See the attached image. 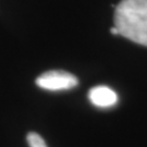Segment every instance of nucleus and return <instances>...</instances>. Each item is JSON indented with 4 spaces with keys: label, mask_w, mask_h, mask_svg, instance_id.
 <instances>
[{
    "label": "nucleus",
    "mask_w": 147,
    "mask_h": 147,
    "mask_svg": "<svg viewBox=\"0 0 147 147\" xmlns=\"http://www.w3.org/2000/svg\"><path fill=\"white\" fill-rule=\"evenodd\" d=\"M110 32L112 33V34H113V35H119V33H118V30H117V28H116L115 26H113L112 28H111Z\"/></svg>",
    "instance_id": "39448f33"
},
{
    "label": "nucleus",
    "mask_w": 147,
    "mask_h": 147,
    "mask_svg": "<svg viewBox=\"0 0 147 147\" xmlns=\"http://www.w3.org/2000/svg\"><path fill=\"white\" fill-rule=\"evenodd\" d=\"M115 27L119 35L147 47V0H121L115 11Z\"/></svg>",
    "instance_id": "f257e3e1"
},
{
    "label": "nucleus",
    "mask_w": 147,
    "mask_h": 147,
    "mask_svg": "<svg viewBox=\"0 0 147 147\" xmlns=\"http://www.w3.org/2000/svg\"><path fill=\"white\" fill-rule=\"evenodd\" d=\"M36 84L42 89L57 92L73 88L79 84V80L69 72L61 70H53L39 75L36 79Z\"/></svg>",
    "instance_id": "f03ea898"
},
{
    "label": "nucleus",
    "mask_w": 147,
    "mask_h": 147,
    "mask_svg": "<svg viewBox=\"0 0 147 147\" xmlns=\"http://www.w3.org/2000/svg\"><path fill=\"white\" fill-rule=\"evenodd\" d=\"M88 98L90 102L99 108H109L117 104L118 96L116 92L108 86H96L89 90Z\"/></svg>",
    "instance_id": "7ed1b4c3"
},
{
    "label": "nucleus",
    "mask_w": 147,
    "mask_h": 147,
    "mask_svg": "<svg viewBox=\"0 0 147 147\" xmlns=\"http://www.w3.org/2000/svg\"><path fill=\"white\" fill-rule=\"evenodd\" d=\"M26 140L30 147H47L44 138L39 134L35 133V132L28 133L26 136Z\"/></svg>",
    "instance_id": "20e7f679"
}]
</instances>
